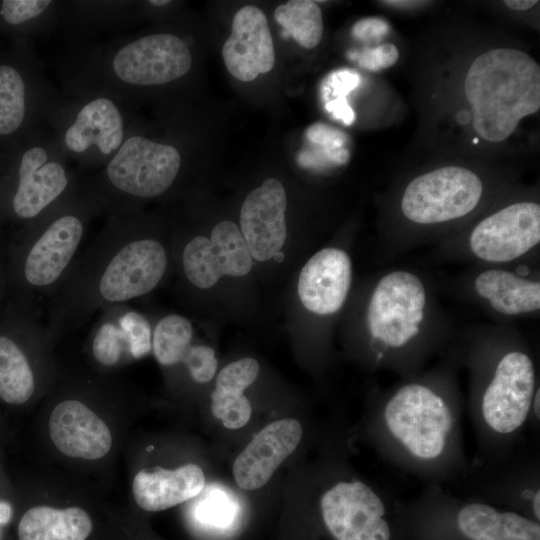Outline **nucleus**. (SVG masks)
<instances>
[{
    "instance_id": "obj_35",
    "label": "nucleus",
    "mask_w": 540,
    "mask_h": 540,
    "mask_svg": "<svg viewBox=\"0 0 540 540\" xmlns=\"http://www.w3.org/2000/svg\"><path fill=\"white\" fill-rule=\"evenodd\" d=\"M307 139L322 148H342L347 135L342 131L322 123H315L305 132Z\"/></svg>"
},
{
    "instance_id": "obj_11",
    "label": "nucleus",
    "mask_w": 540,
    "mask_h": 540,
    "mask_svg": "<svg viewBox=\"0 0 540 540\" xmlns=\"http://www.w3.org/2000/svg\"><path fill=\"white\" fill-rule=\"evenodd\" d=\"M463 92L476 134L490 143L503 142L540 109V66L522 50L489 49L470 63Z\"/></svg>"
},
{
    "instance_id": "obj_31",
    "label": "nucleus",
    "mask_w": 540,
    "mask_h": 540,
    "mask_svg": "<svg viewBox=\"0 0 540 540\" xmlns=\"http://www.w3.org/2000/svg\"><path fill=\"white\" fill-rule=\"evenodd\" d=\"M211 411L226 428L239 429L249 421L252 407L243 390L215 388L211 396Z\"/></svg>"
},
{
    "instance_id": "obj_22",
    "label": "nucleus",
    "mask_w": 540,
    "mask_h": 540,
    "mask_svg": "<svg viewBox=\"0 0 540 540\" xmlns=\"http://www.w3.org/2000/svg\"><path fill=\"white\" fill-rule=\"evenodd\" d=\"M287 198L282 183L266 179L245 198L240 230L252 258L267 261L279 254L286 240Z\"/></svg>"
},
{
    "instance_id": "obj_18",
    "label": "nucleus",
    "mask_w": 540,
    "mask_h": 540,
    "mask_svg": "<svg viewBox=\"0 0 540 540\" xmlns=\"http://www.w3.org/2000/svg\"><path fill=\"white\" fill-rule=\"evenodd\" d=\"M323 523L335 540H390L386 506L362 481H340L321 497Z\"/></svg>"
},
{
    "instance_id": "obj_37",
    "label": "nucleus",
    "mask_w": 540,
    "mask_h": 540,
    "mask_svg": "<svg viewBox=\"0 0 540 540\" xmlns=\"http://www.w3.org/2000/svg\"><path fill=\"white\" fill-rule=\"evenodd\" d=\"M359 75L349 70H338L326 81L323 91H332L337 98L345 96L359 84Z\"/></svg>"
},
{
    "instance_id": "obj_39",
    "label": "nucleus",
    "mask_w": 540,
    "mask_h": 540,
    "mask_svg": "<svg viewBox=\"0 0 540 540\" xmlns=\"http://www.w3.org/2000/svg\"><path fill=\"white\" fill-rule=\"evenodd\" d=\"M325 107L336 119L341 120L346 125H350L354 121V112L348 105L346 98L329 100Z\"/></svg>"
},
{
    "instance_id": "obj_32",
    "label": "nucleus",
    "mask_w": 540,
    "mask_h": 540,
    "mask_svg": "<svg viewBox=\"0 0 540 540\" xmlns=\"http://www.w3.org/2000/svg\"><path fill=\"white\" fill-rule=\"evenodd\" d=\"M180 364L184 366L192 380L197 383L209 382L217 369L215 352L206 345L191 344Z\"/></svg>"
},
{
    "instance_id": "obj_10",
    "label": "nucleus",
    "mask_w": 540,
    "mask_h": 540,
    "mask_svg": "<svg viewBox=\"0 0 540 540\" xmlns=\"http://www.w3.org/2000/svg\"><path fill=\"white\" fill-rule=\"evenodd\" d=\"M47 128L0 152V232L11 238L81 182Z\"/></svg>"
},
{
    "instance_id": "obj_45",
    "label": "nucleus",
    "mask_w": 540,
    "mask_h": 540,
    "mask_svg": "<svg viewBox=\"0 0 540 540\" xmlns=\"http://www.w3.org/2000/svg\"><path fill=\"white\" fill-rule=\"evenodd\" d=\"M539 400H540V388L538 386V388L535 391V394L532 400V405H531V408H533V411L535 415H537L538 418H539Z\"/></svg>"
},
{
    "instance_id": "obj_25",
    "label": "nucleus",
    "mask_w": 540,
    "mask_h": 540,
    "mask_svg": "<svg viewBox=\"0 0 540 540\" xmlns=\"http://www.w3.org/2000/svg\"><path fill=\"white\" fill-rule=\"evenodd\" d=\"M184 518L189 531L199 540H233L244 526L245 511L231 490L209 484L187 502Z\"/></svg>"
},
{
    "instance_id": "obj_15",
    "label": "nucleus",
    "mask_w": 540,
    "mask_h": 540,
    "mask_svg": "<svg viewBox=\"0 0 540 540\" xmlns=\"http://www.w3.org/2000/svg\"><path fill=\"white\" fill-rule=\"evenodd\" d=\"M66 94L47 76L31 39L0 50V149L44 129Z\"/></svg>"
},
{
    "instance_id": "obj_14",
    "label": "nucleus",
    "mask_w": 540,
    "mask_h": 540,
    "mask_svg": "<svg viewBox=\"0 0 540 540\" xmlns=\"http://www.w3.org/2000/svg\"><path fill=\"white\" fill-rule=\"evenodd\" d=\"M135 121L130 105L103 94L68 96L46 128L81 174L102 168L116 154Z\"/></svg>"
},
{
    "instance_id": "obj_40",
    "label": "nucleus",
    "mask_w": 540,
    "mask_h": 540,
    "mask_svg": "<svg viewBox=\"0 0 540 540\" xmlns=\"http://www.w3.org/2000/svg\"><path fill=\"white\" fill-rule=\"evenodd\" d=\"M7 238L0 232V309L6 298Z\"/></svg>"
},
{
    "instance_id": "obj_33",
    "label": "nucleus",
    "mask_w": 540,
    "mask_h": 540,
    "mask_svg": "<svg viewBox=\"0 0 540 540\" xmlns=\"http://www.w3.org/2000/svg\"><path fill=\"white\" fill-rule=\"evenodd\" d=\"M259 363L254 358H242L225 366L216 378L217 388L245 390L257 378Z\"/></svg>"
},
{
    "instance_id": "obj_36",
    "label": "nucleus",
    "mask_w": 540,
    "mask_h": 540,
    "mask_svg": "<svg viewBox=\"0 0 540 540\" xmlns=\"http://www.w3.org/2000/svg\"><path fill=\"white\" fill-rule=\"evenodd\" d=\"M386 21L376 17L358 20L352 27V36L361 41L380 40L389 32Z\"/></svg>"
},
{
    "instance_id": "obj_41",
    "label": "nucleus",
    "mask_w": 540,
    "mask_h": 540,
    "mask_svg": "<svg viewBox=\"0 0 540 540\" xmlns=\"http://www.w3.org/2000/svg\"><path fill=\"white\" fill-rule=\"evenodd\" d=\"M13 504L6 500L0 499V540L2 539V529L9 525L14 519Z\"/></svg>"
},
{
    "instance_id": "obj_8",
    "label": "nucleus",
    "mask_w": 540,
    "mask_h": 540,
    "mask_svg": "<svg viewBox=\"0 0 540 540\" xmlns=\"http://www.w3.org/2000/svg\"><path fill=\"white\" fill-rule=\"evenodd\" d=\"M456 397L448 368L407 377L382 401V431L409 461L439 464L455 442Z\"/></svg>"
},
{
    "instance_id": "obj_7",
    "label": "nucleus",
    "mask_w": 540,
    "mask_h": 540,
    "mask_svg": "<svg viewBox=\"0 0 540 540\" xmlns=\"http://www.w3.org/2000/svg\"><path fill=\"white\" fill-rule=\"evenodd\" d=\"M103 210L79 185L7 240L6 299L40 303L56 288L80 252L88 228Z\"/></svg>"
},
{
    "instance_id": "obj_1",
    "label": "nucleus",
    "mask_w": 540,
    "mask_h": 540,
    "mask_svg": "<svg viewBox=\"0 0 540 540\" xmlns=\"http://www.w3.org/2000/svg\"><path fill=\"white\" fill-rule=\"evenodd\" d=\"M138 211L107 215L46 300L45 322L58 343L103 309L154 290L168 268L164 243L147 233Z\"/></svg>"
},
{
    "instance_id": "obj_4",
    "label": "nucleus",
    "mask_w": 540,
    "mask_h": 540,
    "mask_svg": "<svg viewBox=\"0 0 540 540\" xmlns=\"http://www.w3.org/2000/svg\"><path fill=\"white\" fill-rule=\"evenodd\" d=\"M192 63L187 41L174 33L123 32L69 46L58 69L66 95L103 94L131 106L144 90L186 76Z\"/></svg>"
},
{
    "instance_id": "obj_27",
    "label": "nucleus",
    "mask_w": 540,
    "mask_h": 540,
    "mask_svg": "<svg viewBox=\"0 0 540 540\" xmlns=\"http://www.w3.org/2000/svg\"><path fill=\"white\" fill-rule=\"evenodd\" d=\"M456 524L469 540H540L538 522L482 502L464 504L457 512Z\"/></svg>"
},
{
    "instance_id": "obj_38",
    "label": "nucleus",
    "mask_w": 540,
    "mask_h": 540,
    "mask_svg": "<svg viewBox=\"0 0 540 540\" xmlns=\"http://www.w3.org/2000/svg\"><path fill=\"white\" fill-rule=\"evenodd\" d=\"M123 533L121 540H150L145 526L141 523L136 511L122 508Z\"/></svg>"
},
{
    "instance_id": "obj_30",
    "label": "nucleus",
    "mask_w": 540,
    "mask_h": 540,
    "mask_svg": "<svg viewBox=\"0 0 540 540\" xmlns=\"http://www.w3.org/2000/svg\"><path fill=\"white\" fill-rule=\"evenodd\" d=\"M193 328L190 321L178 314L161 318L152 332V352L163 367L179 365L191 345Z\"/></svg>"
},
{
    "instance_id": "obj_17",
    "label": "nucleus",
    "mask_w": 540,
    "mask_h": 540,
    "mask_svg": "<svg viewBox=\"0 0 540 540\" xmlns=\"http://www.w3.org/2000/svg\"><path fill=\"white\" fill-rule=\"evenodd\" d=\"M99 314L85 344L90 369L117 374L152 351L151 326L144 315L126 304L109 306Z\"/></svg>"
},
{
    "instance_id": "obj_6",
    "label": "nucleus",
    "mask_w": 540,
    "mask_h": 540,
    "mask_svg": "<svg viewBox=\"0 0 540 540\" xmlns=\"http://www.w3.org/2000/svg\"><path fill=\"white\" fill-rule=\"evenodd\" d=\"M485 426L511 435L526 422L537 384L528 344L512 324L480 323L458 334Z\"/></svg>"
},
{
    "instance_id": "obj_16",
    "label": "nucleus",
    "mask_w": 540,
    "mask_h": 540,
    "mask_svg": "<svg viewBox=\"0 0 540 540\" xmlns=\"http://www.w3.org/2000/svg\"><path fill=\"white\" fill-rule=\"evenodd\" d=\"M434 281L438 291L477 307L494 323L511 324L540 314L536 258L507 266L469 265L454 276Z\"/></svg>"
},
{
    "instance_id": "obj_42",
    "label": "nucleus",
    "mask_w": 540,
    "mask_h": 540,
    "mask_svg": "<svg viewBox=\"0 0 540 540\" xmlns=\"http://www.w3.org/2000/svg\"><path fill=\"white\" fill-rule=\"evenodd\" d=\"M539 1L535 0H506L505 6L515 11H526L538 4Z\"/></svg>"
},
{
    "instance_id": "obj_2",
    "label": "nucleus",
    "mask_w": 540,
    "mask_h": 540,
    "mask_svg": "<svg viewBox=\"0 0 540 540\" xmlns=\"http://www.w3.org/2000/svg\"><path fill=\"white\" fill-rule=\"evenodd\" d=\"M132 399L117 374L61 367L40 406L38 431L46 463L107 482L127 440Z\"/></svg>"
},
{
    "instance_id": "obj_28",
    "label": "nucleus",
    "mask_w": 540,
    "mask_h": 540,
    "mask_svg": "<svg viewBox=\"0 0 540 540\" xmlns=\"http://www.w3.org/2000/svg\"><path fill=\"white\" fill-rule=\"evenodd\" d=\"M62 1L1 0L0 33L12 39L44 36L59 27Z\"/></svg>"
},
{
    "instance_id": "obj_21",
    "label": "nucleus",
    "mask_w": 540,
    "mask_h": 540,
    "mask_svg": "<svg viewBox=\"0 0 540 540\" xmlns=\"http://www.w3.org/2000/svg\"><path fill=\"white\" fill-rule=\"evenodd\" d=\"M352 260L338 246L316 252L303 266L298 296L306 310L318 317H332L344 307L352 286Z\"/></svg>"
},
{
    "instance_id": "obj_9",
    "label": "nucleus",
    "mask_w": 540,
    "mask_h": 540,
    "mask_svg": "<svg viewBox=\"0 0 540 540\" xmlns=\"http://www.w3.org/2000/svg\"><path fill=\"white\" fill-rule=\"evenodd\" d=\"M17 519L16 540H121L122 508L90 480L47 466Z\"/></svg>"
},
{
    "instance_id": "obj_24",
    "label": "nucleus",
    "mask_w": 540,
    "mask_h": 540,
    "mask_svg": "<svg viewBox=\"0 0 540 540\" xmlns=\"http://www.w3.org/2000/svg\"><path fill=\"white\" fill-rule=\"evenodd\" d=\"M302 435V425L293 418L266 425L233 463L232 470L237 485L245 490L263 487L281 463L294 452Z\"/></svg>"
},
{
    "instance_id": "obj_3",
    "label": "nucleus",
    "mask_w": 540,
    "mask_h": 540,
    "mask_svg": "<svg viewBox=\"0 0 540 540\" xmlns=\"http://www.w3.org/2000/svg\"><path fill=\"white\" fill-rule=\"evenodd\" d=\"M434 277L418 268L391 267L366 285L359 327L374 367L407 378L456 336Z\"/></svg>"
},
{
    "instance_id": "obj_43",
    "label": "nucleus",
    "mask_w": 540,
    "mask_h": 540,
    "mask_svg": "<svg viewBox=\"0 0 540 540\" xmlns=\"http://www.w3.org/2000/svg\"><path fill=\"white\" fill-rule=\"evenodd\" d=\"M384 5L391 6V7H398V8H412V7H418L421 5H424L425 1H382Z\"/></svg>"
},
{
    "instance_id": "obj_12",
    "label": "nucleus",
    "mask_w": 540,
    "mask_h": 540,
    "mask_svg": "<svg viewBox=\"0 0 540 540\" xmlns=\"http://www.w3.org/2000/svg\"><path fill=\"white\" fill-rule=\"evenodd\" d=\"M51 336L32 299H6L0 309V400L24 407L41 402L61 370Z\"/></svg>"
},
{
    "instance_id": "obj_20",
    "label": "nucleus",
    "mask_w": 540,
    "mask_h": 540,
    "mask_svg": "<svg viewBox=\"0 0 540 540\" xmlns=\"http://www.w3.org/2000/svg\"><path fill=\"white\" fill-rule=\"evenodd\" d=\"M126 461L131 498L136 508L143 512H160L187 503L206 485L204 471L196 463L167 467Z\"/></svg>"
},
{
    "instance_id": "obj_44",
    "label": "nucleus",
    "mask_w": 540,
    "mask_h": 540,
    "mask_svg": "<svg viewBox=\"0 0 540 540\" xmlns=\"http://www.w3.org/2000/svg\"><path fill=\"white\" fill-rule=\"evenodd\" d=\"M540 492H539V488L535 491L533 497H532V500H531V506H532V510H533V513L535 515V517L537 518V520L540 519Z\"/></svg>"
},
{
    "instance_id": "obj_26",
    "label": "nucleus",
    "mask_w": 540,
    "mask_h": 540,
    "mask_svg": "<svg viewBox=\"0 0 540 540\" xmlns=\"http://www.w3.org/2000/svg\"><path fill=\"white\" fill-rule=\"evenodd\" d=\"M133 2L62 1L59 27L69 46L91 42L102 32L123 33ZM58 27V28H59Z\"/></svg>"
},
{
    "instance_id": "obj_19",
    "label": "nucleus",
    "mask_w": 540,
    "mask_h": 540,
    "mask_svg": "<svg viewBox=\"0 0 540 540\" xmlns=\"http://www.w3.org/2000/svg\"><path fill=\"white\" fill-rule=\"evenodd\" d=\"M253 258L238 226L225 220L211 231L210 238H191L182 248L181 266L187 281L199 289L215 285L223 275L244 276Z\"/></svg>"
},
{
    "instance_id": "obj_13",
    "label": "nucleus",
    "mask_w": 540,
    "mask_h": 540,
    "mask_svg": "<svg viewBox=\"0 0 540 540\" xmlns=\"http://www.w3.org/2000/svg\"><path fill=\"white\" fill-rule=\"evenodd\" d=\"M539 246L540 204L518 198L499 204L434 244L427 258L436 263L507 266L535 259Z\"/></svg>"
},
{
    "instance_id": "obj_23",
    "label": "nucleus",
    "mask_w": 540,
    "mask_h": 540,
    "mask_svg": "<svg viewBox=\"0 0 540 540\" xmlns=\"http://www.w3.org/2000/svg\"><path fill=\"white\" fill-rule=\"evenodd\" d=\"M222 56L229 73L243 82L252 81L273 69L274 44L262 10L246 5L236 12L231 34L222 47Z\"/></svg>"
},
{
    "instance_id": "obj_34",
    "label": "nucleus",
    "mask_w": 540,
    "mask_h": 540,
    "mask_svg": "<svg viewBox=\"0 0 540 540\" xmlns=\"http://www.w3.org/2000/svg\"><path fill=\"white\" fill-rule=\"evenodd\" d=\"M349 58L356 60L360 67L375 72L394 66L399 60V51L394 44L385 43L349 53Z\"/></svg>"
},
{
    "instance_id": "obj_5",
    "label": "nucleus",
    "mask_w": 540,
    "mask_h": 540,
    "mask_svg": "<svg viewBox=\"0 0 540 540\" xmlns=\"http://www.w3.org/2000/svg\"><path fill=\"white\" fill-rule=\"evenodd\" d=\"M491 194L490 183L464 166L445 165L414 176L398 192L382 228V259L456 233L479 215Z\"/></svg>"
},
{
    "instance_id": "obj_29",
    "label": "nucleus",
    "mask_w": 540,
    "mask_h": 540,
    "mask_svg": "<svg viewBox=\"0 0 540 540\" xmlns=\"http://www.w3.org/2000/svg\"><path fill=\"white\" fill-rule=\"evenodd\" d=\"M274 18L283 27V35L291 36L303 48L312 49L322 39L324 32L322 12L314 1H288L275 9Z\"/></svg>"
}]
</instances>
